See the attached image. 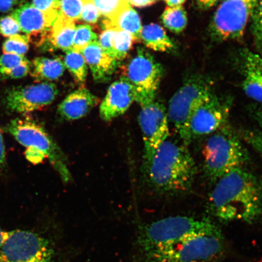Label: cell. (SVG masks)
<instances>
[{
	"mask_svg": "<svg viewBox=\"0 0 262 262\" xmlns=\"http://www.w3.org/2000/svg\"><path fill=\"white\" fill-rule=\"evenodd\" d=\"M209 209L223 223L253 224L262 217V183L244 167L217 180L209 199Z\"/></svg>",
	"mask_w": 262,
	"mask_h": 262,
	"instance_id": "cell-1",
	"label": "cell"
},
{
	"mask_svg": "<svg viewBox=\"0 0 262 262\" xmlns=\"http://www.w3.org/2000/svg\"><path fill=\"white\" fill-rule=\"evenodd\" d=\"M144 166L147 182L156 191L162 193L187 191L196 173L194 160L187 146L168 139Z\"/></svg>",
	"mask_w": 262,
	"mask_h": 262,
	"instance_id": "cell-2",
	"label": "cell"
},
{
	"mask_svg": "<svg viewBox=\"0 0 262 262\" xmlns=\"http://www.w3.org/2000/svg\"><path fill=\"white\" fill-rule=\"evenodd\" d=\"M225 250V241L218 227L198 232L178 242L146 253L134 254V262H213Z\"/></svg>",
	"mask_w": 262,
	"mask_h": 262,
	"instance_id": "cell-3",
	"label": "cell"
},
{
	"mask_svg": "<svg viewBox=\"0 0 262 262\" xmlns=\"http://www.w3.org/2000/svg\"><path fill=\"white\" fill-rule=\"evenodd\" d=\"M7 130L25 147L29 161L37 164L47 159L64 182L70 181L67 157L40 124L29 118H21L12 120Z\"/></svg>",
	"mask_w": 262,
	"mask_h": 262,
	"instance_id": "cell-4",
	"label": "cell"
},
{
	"mask_svg": "<svg viewBox=\"0 0 262 262\" xmlns=\"http://www.w3.org/2000/svg\"><path fill=\"white\" fill-rule=\"evenodd\" d=\"M209 219L172 216L141 225L136 235L135 253L156 250L188 235L217 227Z\"/></svg>",
	"mask_w": 262,
	"mask_h": 262,
	"instance_id": "cell-5",
	"label": "cell"
},
{
	"mask_svg": "<svg viewBox=\"0 0 262 262\" xmlns=\"http://www.w3.org/2000/svg\"><path fill=\"white\" fill-rule=\"evenodd\" d=\"M211 135L203 149L204 168L209 178L218 180L232 170L244 167L249 156L238 137L227 126Z\"/></svg>",
	"mask_w": 262,
	"mask_h": 262,
	"instance_id": "cell-6",
	"label": "cell"
},
{
	"mask_svg": "<svg viewBox=\"0 0 262 262\" xmlns=\"http://www.w3.org/2000/svg\"><path fill=\"white\" fill-rule=\"evenodd\" d=\"M212 95L211 87L206 82L194 79L183 84L170 100L167 111L168 121L185 146L192 139L189 125L193 114Z\"/></svg>",
	"mask_w": 262,
	"mask_h": 262,
	"instance_id": "cell-7",
	"label": "cell"
},
{
	"mask_svg": "<svg viewBox=\"0 0 262 262\" xmlns=\"http://www.w3.org/2000/svg\"><path fill=\"white\" fill-rule=\"evenodd\" d=\"M0 262H56V251L53 244L40 234L12 231L6 232Z\"/></svg>",
	"mask_w": 262,
	"mask_h": 262,
	"instance_id": "cell-8",
	"label": "cell"
},
{
	"mask_svg": "<svg viewBox=\"0 0 262 262\" xmlns=\"http://www.w3.org/2000/svg\"><path fill=\"white\" fill-rule=\"evenodd\" d=\"M123 70V77L133 85L135 101L141 107L156 100L163 70L146 49L139 47L135 56L124 66Z\"/></svg>",
	"mask_w": 262,
	"mask_h": 262,
	"instance_id": "cell-9",
	"label": "cell"
},
{
	"mask_svg": "<svg viewBox=\"0 0 262 262\" xmlns=\"http://www.w3.org/2000/svg\"><path fill=\"white\" fill-rule=\"evenodd\" d=\"M259 1L224 0L212 19V34L222 41L242 37Z\"/></svg>",
	"mask_w": 262,
	"mask_h": 262,
	"instance_id": "cell-10",
	"label": "cell"
},
{
	"mask_svg": "<svg viewBox=\"0 0 262 262\" xmlns=\"http://www.w3.org/2000/svg\"><path fill=\"white\" fill-rule=\"evenodd\" d=\"M58 94L56 85L41 82L8 90L3 98V103L10 112L26 114L49 105L56 98Z\"/></svg>",
	"mask_w": 262,
	"mask_h": 262,
	"instance_id": "cell-11",
	"label": "cell"
},
{
	"mask_svg": "<svg viewBox=\"0 0 262 262\" xmlns=\"http://www.w3.org/2000/svg\"><path fill=\"white\" fill-rule=\"evenodd\" d=\"M139 122L144 143V163L148 162L159 146L168 139L169 121L167 110L159 101L142 107Z\"/></svg>",
	"mask_w": 262,
	"mask_h": 262,
	"instance_id": "cell-12",
	"label": "cell"
},
{
	"mask_svg": "<svg viewBox=\"0 0 262 262\" xmlns=\"http://www.w3.org/2000/svg\"><path fill=\"white\" fill-rule=\"evenodd\" d=\"M230 106L228 101L212 95L202 104L190 121V133L192 139L195 137L210 135L226 125Z\"/></svg>",
	"mask_w": 262,
	"mask_h": 262,
	"instance_id": "cell-13",
	"label": "cell"
},
{
	"mask_svg": "<svg viewBox=\"0 0 262 262\" xmlns=\"http://www.w3.org/2000/svg\"><path fill=\"white\" fill-rule=\"evenodd\" d=\"M11 16L27 35L29 41L35 37L38 45L47 42L49 32L58 16L45 14L33 6L26 3L14 10Z\"/></svg>",
	"mask_w": 262,
	"mask_h": 262,
	"instance_id": "cell-14",
	"label": "cell"
},
{
	"mask_svg": "<svg viewBox=\"0 0 262 262\" xmlns=\"http://www.w3.org/2000/svg\"><path fill=\"white\" fill-rule=\"evenodd\" d=\"M136 94L133 85L124 77L115 81L109 88L101 103V119L108 122L122 116L135 101Z\"/></svg>",
	"mask_w": 262,
	"mask_h": 262,
	"instance_id": "cell-15",
	"label": "cell"
},
{
	"mask_svg": "<svg viewBox=\"0 0 262 262\" xmlns=\"http://www.w3.org/2000/svg\"><path fill=\"white\" fill-rule=\"evenodd\" d=\"M96 83H106L111 79L119 61L104 52L99 41L91 42L81 51Z\"/></svg>",
	"mask_w": 262,
	"mask_h": 262,
	"instance_id": "cell-16",
	"label": "cell"
},
{
	"mask_svg": "<svg viewBox=\"0 0 262 262\" xmlns=\"http://www.w3.org/2000/svg\"><path fill=\"white\" fill-rule=\"evenodd\" d=\"M99 102V99L84 87L73 92L59 104L57 112L68 121L76 120L86 116Z\"/></svg>",
	"mask_w": 262,
	"mask_h": 262,
	"instance_id": "cell-17",
	"label": "cell"
},
{
	"mask_svg": "<svg viewBox=\"0 0 262 262\" xmlns=\"http://www.w3.org/2000/svg\"><path fill=\"white\" fill-rule=\"evenodd\" d=\"M75 30L76 26L74 22L58 15L49 31L47 41L52 48L61 49L64 52L72 50Z\"/></svg>",
	"mask_w": 262,
	"mask_h": 262,
	"instance_id": "cell-18",
	"label": "cell"
},
{
	"mask_svg": "<svg viewBox=\"0 0 262 262\" xmlns=\"http://www.w3.org/2000/svg\"><path fill=\"white\" fill-rule=\"evenodd\" d=\"M65 66L60 58L37 57L31 63V75L38 82L53 81L63 75Z\"/></svg>",
	"mask_w": 262,
	"mask_h": 262,
	"instance_id": "cell-19",
	"label": "cell"
},
{
	"mask_svg": "<svg viewBox=\"0 0 262 262\" xmlns=\"http://www.w3.org/2000/svg\"><path fill=\"white\" fill-rule=\"evenodd\" d=\"M140 41L147 48L158 52H170L174 44L162 26L151 24L144 26L140 34Z\"/></svg>",
	"mask_w": 262,
	"mask_h": 262,
	"instance_id": "cell-20",
	"label": "cell"
},
{
	"mask_svg": "<svg viewBox=\"0 0 262 262\" xmlns=\"http://www.w3.org/2000/svg\"><path fill=\"white\" fill-rule=\"evenodd\" d=\"M109 21L113 27L132 35L135 42H140V34L142 29L140 19L129 3L124 5Z\"/></svg>",
	"mask_w": 262,
	"mask_h": 262,
	"instance_id": "cell-21",
	"label": "cell"
},
{
	"mask_svg": "<svg viewBox=\"0 0 262 262\" xmlns=\"http://www.w3.org/2000/svg\"><path fill=\"white\" fill-rule=\"evenodd\" d=\"M244 58L243 89L248 97L262 103V78L260 72L252 60L250 51L245 52Z\"/></svg>",
	"mask_w": 262,
	"mask_h": 262,
	"instance_id": "cell-22",
	"label": "cell"
},
{
	"mask_svg": "<svg viewBox=\"0 0 262 262\" xmlns=\"http://www.w3.org/2000/svg\"><path fill=\"white\" fill-rule=\"evenodd\" d=\"M165 27L175 34H180L188 25V15L183 6L166 7L161 16Z\"/></svg>",
	"mask_w": 262,
	"mask_h": 262,
	"instance_id": "cell-23",
	"label": "cell"
},
{
	"mask_svg": "<svg viewBox=\"0 0 262 262\" xmlns=\"http://www.w3.org/2000/svg\"><path fill=\"white\" fill-rule=\"evenodd\" d=\"M64 64L65 67L73 75L77 83H84L88 73V67L86 60L81 52L73 49L66 52Z\"/></svg>",
	"mask_w": 262,
	"mask_h": 262,
	"instance_id": "cell-24",
	"label": "cell"
},
{
	"mask_svg": "<svg viewBox=\"0 0 262 262\" xmlns=\"http://www.w3.org/2000/svg\"><path fill=\"white\" fill-rule=\"evenodd\" d=\"M134 42L132 35L129 33L117 30L113 41L115 60L119 61L125 58Z\"/></svg>",
	"mask_w": 262,
	"mask_h": 262,
	"instance_id": "cell-25",
	"label": "cell"
},
{
	"mask_svg": "<svg viewBox=\"0 0 262 262\" xmlns=\"http://www.w3.org/2000/svg\"><path fill=\"white\" fill-rule=\"evenodd\" d=\"M98 41V35L90 25H81L75 30L73 49L81 52L91 42Z\"/></svg>",
	"mask_w": 262,
	"mask_h": 262,
	"instance_id": "cell-26",
	"label": "cell"
},
{
	"mask_svg": "<svg viewBox=\"0 0 262 262\" xmlns=\"http://www.w3.org/2000/svg\"><path fill=\"white\" fill-rule=\"evenodd\" d=\"M29 42L26 35L19 34L9 37L3 42V53L25 55L29 51Z\"/></svg>",
	"mask_w": 262,
	"mask_h": 262,
	"instance_id": "cell-27",
	"label": "cell"
},
{
	"mask_svg": "<svg viewBox=\"0 0 262 262\" xmlns=\"http://www.w3.org/2000/svg\"><path fill=\"white\" fill-rule=\"evenodd\" d=\"M84 2V0H60L59 15L74 23L79 20Z\"/></svg>",
	"mask_w": 262,
	"mask_h": 262,
	"instance_id": "cell-28",
	"label": "cell"
},
{
	"mask_svg": "<svg viewBox=\"0 0 262 262\" xmlns=\"http://www.w3.org/2000/svg\"><path fill=\"white\" fill-rule=\"evenodd\" d=\"M100 15L111 20L123 6L128 3L127 0H93Z\"/></svg>",
	"mask_w": 262,
	"mask_h": 262,
	"instance_id": "cell-29",
	"label": "cell"
},
{
	"mask_svg": "<svg viewBox=\"0 0 262 262\" xmlns=\"http://www.w3.org/2000/svg\"><path fill=\"white\" fill-rule=\"evenodd\" d=\"M103 25L105 30L101 33L100 40L98 41L104 52L111 57L114 58L113 41L115 34L119 29L113 27L108 19L103 21Z\"/></svg>",
	"mask_w": 262,
	"mask_h": 262,
	"instance_id": "cell-30",
	"label": "cell"
},
{
	"mask_svg": "<svg viewBox=\"0 0 262 262\" xmlns=\"http://www.w3.org/2000/svg\"><path fill=\"white\" fill-rule=\"evenodd\" d=\"M252 31L255 44L262 51V0L258 2L253 15Z\"/></svg>",
	"mask_w": 262,
	"mask_h": 262,
	"instance_id": "cell-31",
	"label": "cell"
},
{
	"mask_svg": "<svg viewBox=\"0 0 262 262\" xmlns=\"http://www.w3.org/2000/svg\"><path fill=\"white\" fill-rule=\"evenodd\" d=\"M28 63L29 61L25 55L3 54L0 56V73Z\"/></svg>",
	"mask_w": 262,
	"mask_h": 262,
	"instance_id": "cell-32",
	"label": "cell"
},
{
	"mask_svg": "<svg viewBox=\"0 0 262 262\" xmlns=\"http://www.w3.org/2000/svg\"><path fill=\"white\" fill-rule=\"evenodd\" d=\"M21 32L18 22L11 15L0 19V34L6 37H11Z\"/></svg>",
	"mask_w": 262,
	"mask_h": 262,
	"instance_id": "cell-33",
	"label": "cell"
},
{
	"mask_svg": "<svg viewBox=\"0 0 262 262\" xmlns=\"http://www.w3.org/2000/svg\"><path fill=\"white\" fill-rule=\"evenodd\" d=\"M31 4L45 14L58 16L60 10V0H32Z\"/></svg>",
	"mask_w": 262,
	"mask_h": 262,
	"instance_id": "cell-34",
	"label": "cell"
},
{
	"mask_svg": "<svg viewBox=\"0 0 262 262\" xmlns=\"http://www.w3.org/2000/svg\"><path fill=\"white\" fill-rule=\"evenodd\" d=\"M100 16V13L93 0H84L80 19L88 25H94L97 24Z\"/></svg>",
	"mask_w": 262,
	"mask_h": 262,
	"instance_id": "cell-35",
	"label": "cell"
},
{
	"mask_svg": "<svg viewBox=\"0 0 262 262\" xmlns=\"http://www.w3.org/2000/svg\"><path fill=\"white\" fill-rule=\"evenodd\" d=\"M242 138L257 150L262 157V133L257 130L244 129L241 131Z\"/></svg>",
	"mask_w": 262,
	"mask_h": 262,
	"instance_id": "cell-36",
	"label": "cell"
},
{
	"mask_svg": "<svg viewBox=\"0 0 262 262\" xmlns=\"http://www.w3.org/2000/svg\"><path fill=\"white\" fill-rule=\"evenodd\" d=\"M31 63H28L18 66V67L11 69L7 71L0 73V80L7 79H19L27 76L30 73Z\"/></svg>",
	"mask_w": 262,
	"mask_h": 262,
	"instance_id": "cell-37",
	"label": "cell"
},
{
	"mask_svg": "<svg viewBox=\"0 0 262 262\" xmlns=\"http://www.w3.org/2000/svg\"><path fill=\"white\" fill-rule=\"evenodd\" d=\"M24 0H0V12H8L14 9Z\"/></svg>",
	"mask_w": 262,
	"mask_h": 262,
	"instance_id": "cell-38",
	"label": "cell"
},
{
	"mask_svg": "<svg viewBox=\"0 0 262 262\" xmlns=\"http://www.w3.org/2000/svg\"><path fill=\"white\" fill-rule=\"evenodd\" d=\"M6 166V150L1 129H0V171H3Z\"/></svg>",
	"mask_w": 262,
	"mask_h": 262,
	"instance_id": "cell-39",
	"label": "cell"
},
{
	"mask_svg": "<svg viewBox=\"0 0 262 262\" xmlns=\"http://www.w3.org/2000/svg\"><path fill=\"white\" fill-rule=\"evenodd\" d=\"M130 3L137 7L143 8L146 6L152 5L156 2L155 0H127Z\"/></svg>",
	"mask_w": 262,
	"mask_h": 262,
	"instance_id": "cell-40",
	"label": "cell"
},
{
	"mask_svg": "<svg viewBox=\"0 0 262 262\" xmlns=\"http://www.w3.org/2000/svg\"><path fill=\"white\" fill-rule=\"evenodd\" d=\"M250 54L252 60H253L255 65L256 66L258 71L260 72V74L262 78V57L260 55L255 54L254 52L250 51Z\"/></svg>",
	"mask_w": 262,
	"mask_h": 262,
	"instance_id": "cell-41",
	"label": "cell"
},
{
	"mask_svg": "<svg viewBox=\"0 0 262 262\" xmlns=\"http://www.w3.org/2000/svg\"><path fill=\"white\" fill-rule=\"evenodd\" d=\"M219 1L220 0H198V4L200 8L207 9L217 4Z\"/></svg>",
	"mask_w": 262,
	"mask_h": 262,
	"instance_id": "cell-42",
	"label": "cell"
},
{
	"mask_svg": "<svg viewBox=\"0 0 262 262\" xmlns=\"http://www.w3.org/2000/svg\"><path fill=\"white\" fill-rule=\"evenodd\" d=\"M186 1V0H165L168 7H177V6H182Z\"/></svg>",
	"mask_w": 262,
	"mask_h": 262,
	"instance_id": "cell-43",
	"label": "cell"
},
{
	"mask_svg": "<svg viewBox=\"0 0 262 262\" xmlns=\"http://www.w3.org/2000/svg\"><path fill=\"white\" fill-rule=\"evenodd\" d=\"M254 117L262 129V107L255 111Z\"/></svg>",
	"mask_w": 262,
	"mask_h": 262,
	"instance_id": "cell-44",
	"label": "cell"
},
{
	"mask_svg": "<svg viewBox=\"0 0 262 262\" xmlns=\"http://www.w3.org/2000/svg\"><path fill=\"white\" fill-rule=\"evenodd\" d=\"M5 235L6 232H3L1 228H0V247H2L3 242L5 240Z\"/></svg>",
	"mask_w": 262,
	"mask_h": 262,
	"instance_id": "cell-45",
	"label": "cell"
},
{
	"mask_svg": "<svg viewBox=\"0 0 262 262\" xmlns=\"http://www.w3.org/2000/svg\"><path fill=\"white\" fill-rule=\"evenodd\" d=\"M155 1H157V0H155Z\"/></svg>",
	"mask_w": 262,
	"mask_h": 262,
	"instance_id": "cell-46",
	"label": "cell"
}]
</instances>
